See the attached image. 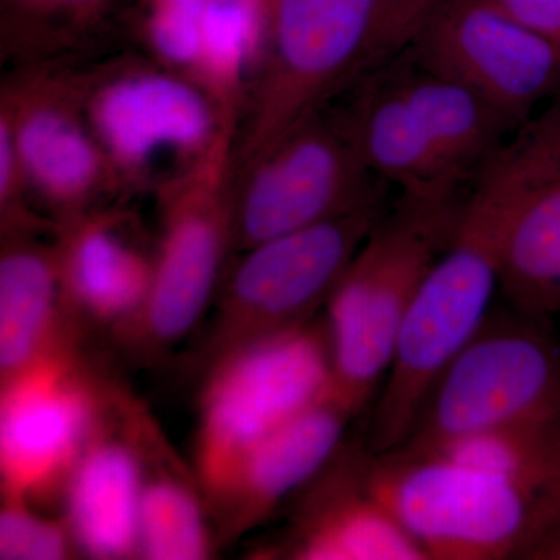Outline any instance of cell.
I'll use <instances>...</instances> for the list:
<instances>
[{
    "instance_id": "obj_3",
    "label": "cell",
    "mask_w": 560,
    "mask_h": 560,
    "mask_svg": "<svg viewBox=\"0 0 560 560\" xmlns=\"http://www.w3.org/2000/svg\"><path fill=\"white\" fill-rule=\"evenodd\" d=\"M463 200L460 189L400 191L335 287L324 323L331 394L353 416L378 396L408 312L451 242Z\"/></svg>"
},
{
    "instance_id": "obj_11",
    "label": "cell",
    "mask_w": 560,
    "mask_h": 560,
    "mask_svg": "<svg viewBox=\"0 0 560 560\" xmlns=\"http://www.w3.org/2000/svg\"><path fill=\"white\" fill-rule=\"evenodd\" d=\"M84 110L121 187L149 178L164 158L189 167L238 130L241 117L187 73L110 66L80 77Z\"/></svg>"
},
{
    "instance_id": "obj_29",
    "label": "cell",
    "mask_w": 560,
    "mask_h": 560,
    "mask_svg": "<svg viewBox=\"0 0 560 560\" xmlns=\"http://www.w3.org/2000/svg\"><path fill=\"white\" fill-rule=\"evenodd\" d=\"M526 560H560V526L537 544Z\"/></svg>"
},
{
    "instance_id": "obj_22",
    "label": "cell",
    "mask_w": 560,
    "mask_h": 560,
    "mask_svg": "<svg viewBox=\"0 0 560 560\" xmlns=\"http://www.w3.org/2000/svg\"><path fill=\"white\" fill-rule=\"evenodd\" d=\"M500 290L518 315H560V167L530 191L512 221Z\"/></svg>"
},
{
    "instance_id": "obj_21",
    "label": "cell",
    "mask_w": 560,
    "mask_h": 560,
    "mask_svg": "<svg viewBox=\"0 0 560 560\" xmlns=\"http://www.w3.org/2000/svg\"><path fill=\"white\" fill-rule=\"evenodd\" d=\"M383 66L431 142L463 180H471L482 162L518 130L474 91L419 68L404 55Z\"/></svg>"
},
{
    "instance_id": "obj_14",
    "label": "cell",
    "mask_w": 560,
    "mask_h": 560,
    "mask_svg": "<svg viewBox=\"0 0 560 560\" xmlns=\"http://www.w3.org/2000/svg\"><path fill=\"white\" fill-rule=\"evenodd\" d=\"M366 444H342L300 492L289 528L265 558L293 560H429L375 493Z\"/></svg>"
},
{
    "instance_id": "obj_8",
    "label": "cell",
    "mask_w": 560,
    "mask_h": 560,
    "mask_svg": "<svg viewBox=\"0 0 560 560\" xmlns=\"http://www.w3.org/2000/svg\"><path fill=\"white\" fill-rule=\"evenodd\" d=\"M558 411L560 345L545 320L486 319L441 372L399 447L431 451Z\"/></svg>"
},
{
    "instance_id": "obj_12",
    "label": "cell",
    "mask_w": 560,
    "mask_h": 560,
    "mask_svg": "<svg viewBox=\"0 0 560 560\" xmlns=\"http://www.w3.org/2000/svg\"><path fill=\"white\" fill-rule=\"evenodd\" d=\"M404 57L463 84L521 128L560 97V50L493 0H441Z\"/></svg>"
},
{
    "instance_id": "obj_25",
    "label": "cell",
    "mask_w": 560,
    "mask_h": 560,
    "mask_svg": "<svg viewBox=\"0 0 560 560\" xmlns=\"http://www.w3.org/2000/svg\"><path fill=\"white\" fill-rule=\"evenodd\" d=\"M113 0H3L9 33L25 44H54L90 31L108 13Z\"/></svg>"
},
{
    "instance_id": "obj_6",
    "label": "cell",
    "mask_w": 560,
    "mask_h": 560,
    "mask_svg": "<svg viewBox=\"0 0 560 560\" xmlns=\"http://www.w3.org/2000/svg\"><path fill=\"white\" fill-rule=\"evenodd\" d=\"M382 215L383 200L374 201L238 253L195 353L202 372L232 350L312 323Z\"/></svg>"
},
{
    "instance_id": "obj_18",
    "label": "cell",
    "mask_w": 560,
    "mask_h": 560,
    "mask_svg": "<svg viewBox=\"0 0 560 560\" xmlns=\"http://www.w3.org/2000/svg\"><path fill=\"white\" fill-rule=\"evenodd\" d=\"M11 232L0 249V383L27 370L81 331L62 300L54 237Z\"/></svg>"
},
{
    "instance_id": "obj_20",
    "label": "cell",
    "mask_w": 560,
    "mask_h": 560,
    "mask_svg": "<svg viewBox=\"0 0 560 560\" xmlns=\"http://www.w3.org/2000/svg\"><path fill=\"white\" fill-rule=\"evenodd\" d=\"M341 119L364 165L383 183L400 191L460 189L466 183L431 142L385 66L361 79Z\"/></svg>"
},
{
    "instance_id": "obj_27",
    "label": "cell",
    "mask_w": 560,
    "mask_h": 560,
    "mask_svg": "<svg viewBox=\"0 0 560 560\" xmlns=\"http://www.w3.org/2000/svg\"><path fill=\"white\" fill-rule=\"evenodd\" d=\"M441 0H381L372 33L368 72L396 60Z\"/></svg>"
},
{
    "instance_id": "obj_23",
    "label": "cell",
    "mask_w": 560,
    "mask_h": 560,
    "mask_svg": "<svg viewBox=\"0 0 560 560\" xmlns=\"http://www.w3.org/2000/svg\"><path fill=\"white\" fill-rule=\"evenodd\" d=\"M267 31V0H208L191 79L242 117L259 68Z\"/></svg>"
},
{
    "instance_id": "obj_9",
    "label": "cell",
    "mask_w": 560,
    "mask_h": 560,
    "mask_svg": "<svg viewBox=\"0 0 560 560\" xmlns=\"http://www.w3.org/2000/svg\"><path fill=\"white\" fill-rule=\"evenodd\" d=\"M383 184L364 165L341 116L319 110L235 165L234 253L383 200Z\"/></svg>"
},
{
    "instance_id": "obj_17",
    "label": "cell",
    "mask_w": 560,
    "mask_h": 560,
    "mask_svg": "<svg viewBox=\"0 0 560 560\" xmlns=\"http://www.w3.org/2000/svg\"><path fill=\"white\" fill-rule=\"evenodd\" d=\"M143 464L130 418V394L117 385L108 415L73 467L65 490V521L81 555L139 558Z\"/></svg>"
},
{
    "instance_id": "obj_1",
    "label": "cell",
    "mask_w": 560,
    "mask_h": 560,
    "mask_svg": "<svg viewBox=\"0 0 560 560\" xmlns=\"http://www.w3.org/2000/svg\"><path fill=\"white\" fill-rule=\"evenodd\" d=\"M560 167V108L526 121L482 162L464 195L451 242L412 302L381 390L368 451L399 447L453 357L488 319L518 209Z\"/></svg>"
},
{
    "instance_id": "obj_24",
    "label": "cell",
    "mask_w": 560,
    "mask_h": 560,
    "mask_svg": "<svg viewBox=\"0 0 560 560\" xmlns=\"http://www.w3.org/2000/svg\"><path fill=\"white\" fill-rule=\"evenodd\" d=\"M208 0H145L143 40L154 61L191 77Z\"/></svg>"
},
{
    "instance_id": "obj_19",
    "label": "cell",
    "mask_w": 560,
    "mask_h": 560,
    "mask_svg": "<svg viewBox=\"0 0 560 560\" xmlns=\"http://www.w3.org/2000/svg\"><path fill=\"white\" fill-rule=\"evenodd\" d=\"M130 418L143 464L139 558H212L219 540L197 474L176 458L156 420L135 397Z\"/></svg>"
},
{
    "instance_id": "obj_5",
    "label": "cell",
    "mask_w": 560,
    "mask_h": 560,
    "mask_svg": "<svg viewBox=\"0 0 560 560\" xmlns=\"http://www.w3.org/2000/svg\"><path fill=\"white\" fill-rule=\"evenodd\" d=\"M381 0H267L264 50L243 106L235 165L368 72Z\"/></svg>"
},
{
    "instance_id": "obj_4",
    "label": "cell",
    "mask_w": 560,
    "mask_h": 560,
    "mask_svg": "<svg viewBox=\"0 0 560 560\" xmlns=\"http://www.w3.org/2000/svg\"><path fill=\"white\" fill-rule=\"evenodd\" d=\"M237 132L160 187L153 278L138 316L116 335L132 355L156 359L191 337L212 308L234 253L232 184Z\"/></svg>"
},
{
    "instance_id": "obj_2",
    "label": "cell",
    "mask_w": 560,
    "mask_h": 560,
    "mask_svg": "<svg viewBox=\"0 0 560 560\" xmlns=\"http://www.w3.org/2000/svg\"><path fill=\"white\" fill-rule=\"evenodd\" d=\"M370 480L429 560H526L560 526V452L474 469L394 448L371 453Z\"/></svg>"
},
{
    "instance_id": "obj_26",
    "label": "cell",
    "mask_w": 560,
    "mask_h": 560,
    "mask_svg": "<svg viewBox=\"0 0 560 560\" xmlns=\"http://www.w3.org/2000/svg\"><path fill=\"white\" fill-rule=\"evenodd\" d=\"M77 550L65 521L44 517L27 500L2 497L0 559L62 560Z\"/></svg>"
},
{
    "instance_id": "obj_10",
    "label": "cell",
    "mask_w": 560,
    "mask_h": 560,
    "mask_svg": "<svg viewBox=\"0 0 560 560\" xmlns=\"http://www.w3.org/2000/svg\"><path fill=\"white\" fill-rule=\"evenodd\" d=\"M83 355L75 335L0 383L2 497L32 504L61 497L101 429L117 383L97 374Z\"/></svg>"
},
{
    "instance_id": "obj_15",
    "label": "cell",
    "mask_w": 560,
    "mask_h": 560,
    "mask_svg": "<svg viewBox=\"0 0 560 560\" xmlns=\"http://www.w3.org/2000/svg\"><path fill=\"white\" fill-rule=\"evenodd\" d=\"M66 313L84 326L113 330L138 316L153 278L154 243L143 241L130 213L108 206L55 223Z\"/></svg>"
},
{
    "instance_id": "obj_13",
    "label": "cell",
    "mask_w": 560,
    "mask_h": 560,
    "mask_svg": "<svg viewBox=\"0 0 560 560\" xmlns=\"http://www.w3.org/2000/svg\"><path fill=\"white\" fill-rule=\"evenodd\" d=\"M0 125L13 140L33 202L54 223L102 208L124 189L88 119L80 77L32 70L9 81Z\"/></svg>"
},
{
    "instance_id": "obj_16",
    "label": "cell",
    "mask_w": 560,
    "mask_h": 560,
    "mask_svg": "<svg viewBox=\"0 0 560 560\" xmlns=\"http://www.w3.org/2000/svg\"><path fill=\"white\" fill-rule=\"evenodd\" d=\"M352 418L329 393L257 442L209 503L219 544L241 539L300 493L340 451Z\"/></svg>"
},
{
    "instance_id": "obj_7",
    "label": "cell",
    "mask_w": 560,
    "mask_h": 560,
    "mask_svg": "<svg viewBox=\"0 0 560 560\" xmlns=\"http://www.w3.org/2000/svg\"><path fill=\"white\" fill-rule=\"evenodd\" d=\"M329 393L324 324L249 342L213 363L205 372L194 455L208 506L257 442Z\"/></svg>"
},
{
    "instance_id": "obj_28",
    "label": "cell",
    "mask_w": 560,
    "mask_h": 560,
    "mask_svg": "<svg viewBox=\"0 0 560 560\" xmlns=\"http://www.w3.org/2000/svg\"><path fill=\"white\" fill-rule=\"evenodd\" d=\"M515 21L560 50V0H493Z\"/></svg>"
}]
</instances>
